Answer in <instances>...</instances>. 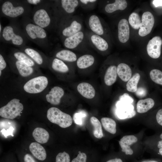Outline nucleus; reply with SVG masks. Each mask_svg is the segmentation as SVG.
I'll return each instance as SVG.
<instances>
[{
    "label": "nucleus",
    "instance_id": "nucleus-1",
    "mask_svg": "<svg viewBox=\"0 0 162 162\" xmlns=\"http://www.w3.org/2000/svg\"><path fill=\"white\" fill-rule=\"evenodd\" d=\"M30 18L36 25L45 30H57L58 24L52 6V1H44L34 6Z\"/></svg>",
    "mask_w": 162,
    "mask_h": 162
},
{
    "label": "nucleus",
    "instance_id": "nucleus-2",
    "mask_svg": "<svg viewBox=\"0 0 162 162\" xmlns=\"http://www.w3.org/2000/svg\"><path fill=\"white\" fill-rule=\"evenodd\" d=\"M22 25L23 31L28 39L40 47H49L50 42L46 30L35 24L30 17H22Z\"/></svg>",
    "mask_w": 162,
    "mask_h": 162
},
{
    "label": "nucleus",
    "instance_id": "nucleus-3",
    "mask_svg": "<svg viewBox=\"0 0 162 162\" xmlns=\"http://www.w3.org/2000/svg\"><path fill=\"white\" fill-rule=\"evenodd\" d=\"M1 15L10 19L20 17H30L32 11L30 5L25 0H6L2 4Z\"/></svg>",
    "mask_w": 162,
    "mask_h": 162
},
{
    "label": "nucleus",
    "instance_id": "nucleus-4",
    "mask_svg": "<svg viewBox=\"0 0 162 162\" xmlns=\"http://www.w3.org/2000/svg\"><path fill=\"white\" fill-rule=\"evenodd\" d=\"M0 37L3 42L19 47L26 45L28 40L22 29L14 20L3 28Z\"/></svg>",
    "mask_w": 162,
    "mask_h": 162
},
{
    "label": "nucleus",
    "instance_id": "nucleus-5",
    "mask_svg": "<svg viewBox=\"0 0 162 162\" xmlns=\"http://www.w3.org/2000/svg\"><path fill=\"white\" fill-rule=\"evenodd\" d=\"M52 6L58 27L61 22L74 15L80 3L78 0H54Z\"/></svg>",
    "mask_w": 162,
    "mask_h": 162
},
{
    "label": "nucleus",
    "instance_id": "nucleus-6",
    "mask_svg": "<svg viewBox=\"0 0 162 162\" xmlns=\"http://www.w3.org/2000/svg\"><path fill=\"white\" fill-rule=\"evenodd\" d=\"M83 30L81 18L78 16L73 15L61 22L56 31L62 40Z\"/></svg>",
    "mask_w": 162,
    "mask_h": 162
},
{
    "label": "nucleus",
    "instance_id": "nucleus-7",
    "mask_svg": "<svg viewBox=\"0 0 162 162\" xmlns=\"http://www.w3.org/2000/svg\"><path fill=\"white\" fill-rule=\"evenodd\" d=\"M47 117L51 122L63 128L70 126L73 122L72 119L69 115L55 107H52L48 110Z\"/></svg>",
    "mask_w": 162,
    "mask_h": 162
},
{
    "label": "nucleus",
    "instance_id": "nucleus-8",
    "mask_svg": "<svg viewBox=\"0 0 162 162\" xmlns=\"http://www.w3.org/2000/svg\"><path fill=\"white\" fill-rule=\"evenodd\" d=\"M62 40L64 46L69 50H75L80 47L90 46L86 32L83 30Z\"/></svg>",
    "mask_w": 162,
    "mask_h": 162
},
{
    "label": "nucleus",
    "instance_id": "nucleus-9",
    "mask_svg": "<svg viewBox=\"0 0 162 162\" xmlns=\"http://www.w3.org/2000/svg\"><path fill=\"white\" fill-rule=\"evenodd\" d=\"M23 109L22 104L19 99L14 98L0 109V116L7 119H13L20 116Z\"/></svg>",
    "mask_w": 162,
    "mask_h": 162
},
{
    "label": "nucleus",
    "instance_id": "nucleus-10",
    "mask_svg": "<svg viewBox=\"0 0 162 162\" xmlns=\"http://www.w3.org/2000/svg\"><path fill=\"white\" fill-rule=\"evenodd\" d=\"M48 84L47 78L44 76L34 78L27 82L24 85L23 88L27 93L36 94L43 91Z\"/></svg>",
    "mask_w": 162,
    "mask_h": 162
},
{
    "label": "nucleus",
    "instance_id": "nucleus-11",
    "mask_svg": "<svg viewBox=\"0 0 162 162\" xmlns=\"http://www.w3.org/2000/svg\"><path fill=\"white\" fill-rule=\"evenodd\" d=\"M86 33L90 46L100 52H104L108 50L109 44L104 37L91 31L86 32Z\"/></svg>",
    "mask_w": 162,
    "mask_h": 162
},
{
    "label": "nucleus",
    "instance_id": "nucleus-12",
    "mask_svg": "<svg viewBox=\"0 0 162 162\" xmlns=\"http://www.w3.org/2000/svg\"><path fill=\"white\" fill-rule=\"evenodd\" d=\"M86 24L90 31L103 37L105 29L102 21L98 15L94 14L90 15L86 20Z\"/></svg>",
    "mask_w": 162,
    "mask_h": 162
},
{
    "label": "nucleus",
    "instance_id": "nucleus-13",
    "mask_svg": "<svg viewBox=\"0 0 162 162\" xmlns=\"http://www.w3.org/2000/svg\"><path fill=\"white\" fill-rule=\"evenodd\" d=\"M141 21L138 33L140 36L144 37L151 32L154 22V18L152 13L146 11L142 15Z\"/></svg>",
    "mask_w": 162,
    "mask_h": 162
},
{
    "label": "nucleus",
    "instance_id": "nucleus-14",
    "mask_svg": "<svg viewBox=\"0 0 162 162\" xmlns=\"http://www.w3.org/2000/svg\"><path fill=\"white\" fill-rule=\"evenodd\" d=\"M116 115L120 119L130 118L136 114L134 107L130 104L119 100L116 103Z\"/></svg>",
    "mask_w": 162,
    "mask_h": 162
},
{
    "label": "nucleus",
    "instance_id": "nucleus-15",
    "mask_svg": "<svg viewBox=\"0 0 162 162\" xmlns=\"http://www.w3.org/2000/svg\"><path fill=\"white\" fill-rule=\"evenodd\" d=\"M162 39L160 37L156 36L148 41L146 49L148 55L151 58L156 59L159 57L161 54Z\"/></svg>",
    "mask_w": 162,
    "mask_h": 162
},
{
    "label": "nucleus",
    "instance_id": "nucleus-16",
    "mask_svg": "<svg viewBox=\"0 0 162 162\" xmlns=\"http://www.w3.org/2000/svg\"><path fill=\"white\" fill-rule=\"evenodd\" d=\"M118 36L119 41L122 43L127 42L130 36V28L127 20H119L118 25Z\"/></svg>",
    "mask_w": 162,
    "mask_h": 162
},
{
    "label": "nucleus",
    "instance_id": "nucleus-17",
    "mask_svg": "<svg viewBox=\"0 0 162 162\" xmlns=\"http://www.w3.org/2000/svg\"><path fill=\"white\" fill-rule=\"evenodd\" d=\"M64 94L62 88L56 86L52 88L48 94L46 95L47 101L53 105H58L60 102L61 99Z\"/></svg>",
    "mask_w": 162,
    "mask_h": 162
},
{
    "label": "nucleus",
    "instance_id": "nucleus-18",
    "mask_svg": "<svg viewBox=\"0 0 162 162\" xmlns=\"http://www.w3.org/2000/svg\"><path fill=\"white\" fill-rule=\"evenodd\" d=\"M29 149L33 156L38 160L42 162L46 160L47 156L46 151L39 143L37 142L31 143Z\"/></svg>",
    "mask_w": 162,
    "mask_h": 162
},
{
    "label": "nucleus",
    "instance_id": "nucleus-19",
    "mask_svg": "<svg viewBox=\"0 0 162 162\" xmlns=\"http://www.w3.org/2000/svg\"><path fill=\"white\" fill-rule=\"evenodd\" d=\"M137 140V138L134 135L124 136L119 141L122 151L125 152L126 155H132L133 151L130 148V146L136 142Z\"/></svg>",
    "mask_w": 162,
    "mask_h": 162
},
{
    "label": "nucleus",
    "instance_id": "nucleus-20",
    "mask_svg": "<svg viewBox=\"0 0 162 162\" xmlns=\"http://www.w3.org/2000/svg\"><path fill=\"white\" fill-rule=\"evenodd\" d=\"M20 48V50L27 54L37 64L40 65L43 64L44 59L42 54L39 52L26 45Z\"/></svg>",
    "mask_w": 162,
    "mask_h": 162
},
{
    "label": "nucleus",
    "instance_id": "nucleus-21",
    "mask_svg": "<svg viewBox=\"0 0 162 162\" xmlns=\"http://www.w3.org/2000/svg\"><path fill=\"white\" fill-rule=\"evenodd\" d=\"M77 90L82 96L86 98L92 99L95 95V92L94 88L88 83H80L77 86Z\"/></svg>",
    "mask_w": 162,
    "mask_h": 162
},
{
    "label": "nucleus",
    "instance_id": "nucleus-22",
    "mask_svg": "<svg viewBox=\"0 0 162 162\" xmlns=\"http://www.w3.org/2000/svg\"><path fill=\"white\" fill-rule=\"evenodd\" d=\"M56 57L62 61L72 62L77 60V56L74 52L68 49L61 50L56 53Z\"/></svg>",
    "mask_w": 162,
    "mask_h": 162
},
{
    "label": "nucleus",
    "instance_id": "nucleus-23",
    "mask_svg": "<svg viewBox=\"0 0 162 162\" xmlns=\"http://www.w3.org/2000/svg\"><path fill=\"white\" fill-rule=\"evenodd\" d=\"M127 3L125 0H116L112 3L106 4L104 7L105 12L107 13H112L118 10H123L127 7Z\"/></svg>",
    "mask_w": 162,
    "mask_h": 162
},
{
    "label": "nucleus",
    "instance_id": "nucleus-24",
    "mask_svg": "<svg viewBox=\"0 0 162 162\" xmlns=\"http://www.w3.org/2000/svg\"><path fill=\"white\" fill-rule=\"evenodd\" d=\"M117 75V67L115 65L109 66L106 69L104 76V81L108 86H110L116 81Z\"/></svg>",
    "mask_w": 162,
    "mask_h": 162
},
{
    "label": "nucleus",
    "instance_id": "nucleus-25",
    "mask_svg": "<svg viewBox=\"0 0 162 162\" xmlns=\"http://www.w3.org/2000/svg\"><path fill=\"white\" fill-rule=\"evenodd\" d=\"M117 74L123 81H128L131 78L132 70L130 67L124 63L119 64L117 67Z\"/></svg>",
    "mask_w": 162,
    "mask_h": 162
},
{
    "label": "nucleus",
    "instance_id": "nucleus-26",
    "mask_svg": "<svg viewBox=\"0 0 162 162\" xmlns=\"http://www.w3.org/2000/svg\"><path fill=\"white\" fill-rule=\"evenodd\" d=\"M32 136L36 141L41 144L46 143L49 138L48 132L41 128H36L32 132Z\"/></svg>",
    "mask_w": 162,
    "mask_h": 162
},
{
    "label": "nucleus",
    "instance_id": "nucleus-27",
    "mask_svg": "<svg viewBox=\"0 0 162 162\" xmlns=\"http://www.w3.org/2000/svg\"><path fill=\"white\" fill-rule=\"evenodd\" d=\"M95 59L94 57L90 54L83 55L77 59L76 64L78 67L81 69L88 68L94 63Z\"/></svg>",
    "mask_w": 162,
    "mask_h": 162
},
{
    "label": "nucleus",
    "instance_id": "nucleus-28",
    "mask_svg": "<svg viewBox=\"0 0 162 162\" xmlns=\"http://www.w3.org/2000/svg\"><path fill=\"white\" fill-rule=\"evenodd\" d=\"M154 105V101L152 98L140 100L137 103L136 110L139 113H145L152 108Z\"/></svg>",
    "mask_w": 162,
    "mask_h": 162
},
{
    "label": "nucleus",
    "instance_id": "nucleus-29",
    "mask_svg": "<svg viewBox=\"0 0 162 162\" xmlns=\"http://www.w3.org/2000/svg\"><path fill=\"white\" fill-rule=\"evenodd\" d=\"M9 119H3L6 125L0 121V124L6 126V127H0L1 133L4 137H6L8 136L11 135L12 136H14L13 132L15 130V127L13 126V121L9 120Z\"/></svg>",
    "mask_w": 162,
    "mask_h": 162
},
{
    "label": "nucleus",
    "instance_id": "nucleus-30",
    "mask_svg": "<svg viewBox=\"0 0 162 162\" xmlns=\"http://www.w3.org/2000/svg\"><path fill=\"white\" fill-rule=\"evenodd\" d=\"M13 56L16 60L22 62L32 67L35 65V62L29 56L22 51H15Z\"/></svg>",
    "mask_w": 162,
    "mask_h": 162
},
{
    "label": "nucleus",
    "instance_id": "nucleus-31",
    "mask_svg": "<svg viewBox=\"0 0 162 162\" xmlns=\"http://www.w3.org/2000/svg\"><path fill=\"white\" fill-rule=\"evenodd\" d=\"M15 65L20 74L22 76L26 77L31 74L33 72L32 67L16 60Z\"/></svg>",
    "mask_w": 162,
    "mask_h": 162
},
{
    "label": "nucleus",
    "instance_id": "nucleus-32",
    "mask_svg": "<svg viewBox=\"0 0 162 162\" xmlns=\"http://www.w3.org/2000/svg\"><path fill=\"white\" fill-rule=\"evenodd\" d=\"M102 124L104 129L108 132L115 134L116 132V123L113 119L107 117H103L101 119Z\"/></svg>",
    "mask_w": 162,
    "mask_h": 162
},
{
    "label": "nucleus",
    "instance_id": "nucleus-33",
    "mask_svg": "<svg viewBox=\"0 0 162 162\" xmlns=\"http://www.w3.org/2000/svg\"><path fill=\"white\" fill-rule=\"evenodd\" d=\"M51 67L54 70L61 73H66L69 70L68 67L64 62L56 58L52 60Z\"/></svg>",
    "mask_w": 162,
    "mask_h": 162
},
{
    "label": "nucleus",
    "instance_id": "nucleus-34",
    "mask_svg": "<svg viewBox=\"0 0 162 162\" xmlns=\"http://www.w3.org/2000/svg\"><path fill=\"white\" fill-rule=\"evenodd\" d=\"M91 122L94 127L93 133L94 136L98 139L102 138L103 136L101 124L96 117L92 116L90 118Z\"/></svg>",
    "mask_w": 162,
    "mask_h": 162
},
{
    "label": "nucleus",
    "instance_id": "nucleus-35",
    "mask_svg": "<svg viewBox=\"0 0 162 162\" xmlns=\"http://www.w3.org/2000/svg\"><path fill=\"white\" fill-rule=\"evenodd\" d=\"M140 77V74L136 73L128 81L126 84V88L128 91L134 92L136 91L137 84Z\"/></svg>",
    "mask_w": 162,
    "mask_h": 162
},
{
    "label": "nucleus",
    "instance_id": "nucleus-36",
    "mask_svg": "<svg viewBox=\"0 0 162 162\" xmlns=\"http://www.w3.org/2000/svg\"><path fill=\"white\" fill-rule=\"evenodd\" d=\"M128 21L130 25L134 29H137L140 28L141 22L140 18L137 13L133 12L130 15Z\"/></svg>",
    "mask_w": 162,
    "mask_h": 162
},
{
    "label": "nucleus",
    "instance_id": "nucleus-37",
    "mask_svg": "<svg viewBox=\"0 0 162 162\" xmlns=\"http://www.w3.org/2000/svg\"><path fill=\"white\" fill-rule=\"evenodd\" d=\"M150 76L155 83L162 85V71L157 69H153L150 72Z\"/></svg>",
    "mask_w": 162,
    "mask_h": 162
},
{
    "label": "nucleus",
    "instance_id": "nucleus-38",
    "mask_svg": "<svg viewBox=\"0 0 162 162\" xmlns=\"http://www.w3.org/2000/svg\"><path fill=\"white\" fill-rule=\"evenodd\" d=\"M97 0H80V6L86 10L92 9L98 2Z\"/></svg>",
    "mask_w": 162,
    "mask_h": 162
},
{
    "label": "nucleus",
    "instance_id": "nucleus-39",
    "mask_svg": "<svg viewBox=\"0 0 162 162\" xmlns=\"http://www.w3.org/2000/svg\"><path fill=\"white\" fill-rule=\"evenodd\" d=\"M70 156L65 152L58 153L56 156L55 162H71Z\"/></svg>",
    "mask_w": 162,
    "mask_h": 162
},
{
    "label": "nucleus",
    "instance_id": "nucleus-40",
    "mask_svg": "<svg viewBox=\"0 0 162 162\" xmlns=\"http://www.w3.org/2000/svg\"><path fill=\"white\" fill-rule=\"evenodd\" d=\"M86 116V114L83 112L75 113L73 116V119L74 122L77 125H82L83 123V118Z\"/></svg>",
    "mask_w": 162,
    "mask_h": 162
},
{
    "label": "nucleus",
    "instance_id": "nucleus-41",
    "mask_svg": "<svg viewBox=\"0 0 162 162\" xmlns=\"http://www.w3.org/2000/svg\"><path fill=\"white\" fill-rule=\"evenodd\" d=\"M119 100L131 104L134 101V99L127 93H124L119 97Z\"/></svg>",
    "mask_w": 162,
    "mask_h": 162
},
{
    "label": "nucleus",
    "instance_id": "nucleus-42",
    "mask_svg": "<svg viewBox=\"0 0 162 162\" xmlns=\"http://www.w3.org/2000/svg\"><path fill=\"white\" fill-rule=\"evenodd\" d=\"M36 159L29 154H25L22 157L23 162H38Z\"/></svg>",
    "mask_w": 162,
    "mask_h": 162
},
{
    "label": "nucleus",
    "instance_id": "nucleus-43",
    "mask_svg": "<svg viewBox=\"0 0 162 162\" xmlns=\"http://www.w3.org/2000/svg\"><path fill=\"white\" fill-rule=\"evenodd\" d=\"M156 119L158 124L162 127V108L157 112L156 115Z\"/></svg>",
    "mask_w": 162,
    "mask_h": 162
},
{
    "label": "nucleus",
    "instance_id": "nucleus-44",
    "mask_svg": "<svg viewBox=\"0 0 162 162\" xmlns=\"http://www.w3.org/2000/svg\"><path fill=\"white\" fill-rule=\"evenodd\" d=\"M44 0H27L26 2L29 5H32L34 6H37L42 3Z\"/></svg>",
    "mask_w": 162,
    "mask_h": 162
},
{
    "label": "nucleus",
    "instance_id": "nucleus-45",
    "mask_svg": "<svg viewBox=\"0 0 162 162\" xmlns=\"http://www.w3.org/2000/svg\"><path fill=\"white\" fill-rule=\"evenodd\" d=\"M7 64L2 55L0 54V70L2 71L5 68Z\"/></svg>",
    "mask_w": 162,
    "mask_h": 162
},
{
    "label": "nucleus",
    "instance_id": "nucleus-46",
    "mask_svg": "<svg viewBox=\"0 0 162 162\" xmlns=\"http://www.w3.org/2000/svg\"><path fill=\"white\" fill-rule=\"evenodd\" d=\"M136 91V94L139 96H144L146 94L145 90L142 88H140Z\"/></svg>",
    "mask_w": 162,
    "mask_h": 162
},
{
    "label": "nucleus",
    "instance_id": "nucleus-47",
    "mask_svg": "<svg viewBox=\"0 0 162 162\" xmlns=\"http://www.w3.org/2000/svg\"><path fill=\"white\" fill-rule=\"evenodd\" d=\"M153 3L155 7L158 6H162V0H153Z\"/></svg>",
    "mask_w": 162,
    "mask_h": 162
},
{
    "label": "nucleus",
    "instance_id": "nucleus-48",
    "mask_svg": "<svg viewBox=\"0 0 162 162\" xmlns=\"http://www.w3.org/2000/svg\"><path fill=\"white\" fill-rule=\"evenodd\" d=\"M106 162H123V161L121 159L116 158L110 159Z\"/></svg>",
    "mask_w": 162,
    "mask_h": 162
},
{
    "label": "nucleus",
    "instance_id": "nucleus-49",
    "mask_svg": "<svg viewBox=\"0 0 162 162\" xmlns=\"http://www.w3.org/2000/svg\"><path fill=\"white\" fill-rule=\"evenodd\" d=\"M157 154L158 155L162 157V147L159 149Z\"/></svg>",
    "mask_w": 162,
    "mask_h": 162
},
{
    "label": "nucleus",
    "instance_id": "nucleus-50",
    "mask_svg": "<svg viewBox=\"0 0 162 162\" xmlns=\"http://www.w3.org/2000/svg\"><path fill=\"white\" fill-rule=\"evenodd\" d=\"M3 28L2 27V26L1 23H0V34H1L3 31Z\"/></svg>",
    "mask_w": 162,
    "mask_h": 162
},
{
    "label": "nucleus",
    "instance_id": "nucleus-51",
    "mask_svg": "<svg viewBox=\"0 0 162 162\" xmlns=\"http://www.w3.org/2000/svg\"><path fill=\"white\" fill-rule=\"evenodd\" d=\"M142 162H159L158 161L156 160H149V161H143Z\"/></svg>",
    "mask_w": 162,
    "mask_h": 162
},
{
    "label": "nucleus",
    "instance_id": "nucleus-52",
    "mask_svg": "<svg viewBox=\"0 0 162 162\" xmlns=\"http://www.w3.org/2000/svg\"><path fill=\"white\" fill-rule=\"evenodd\" d=\"M1 73H2V71L1 70H0V76H1Z\"/></svg>",
    "mask_w": 162,
    "mask_h": 162
}]
</instances>
